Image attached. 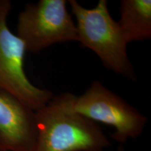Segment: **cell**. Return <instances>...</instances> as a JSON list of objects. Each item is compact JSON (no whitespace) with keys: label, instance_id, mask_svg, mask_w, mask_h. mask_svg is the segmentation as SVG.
<instances>
[{"label":"cell","instance_id":"cell-1","mask_svg":"<svg viewBox=\"0 0 151 151\" xmlns=\"http://www.w3.org/2000/svg\"><path fill=\"white\" fill-rule=\"evenodd\" d=\"M76 97L63 92L35 111L37 137L34 151H102L110 145L97 122L75 111Z\"/></svg>","mask_w":151,"mask_h":151},{"label":"cell","instance_id":"cell-6","mask_svg":"<svg viewBox=\"0 0 151 151\" xmlns=\"http://www.w3.org/2000/svg\"><path fill=\"white\" fill-rule=\"evenodd\" d=\"M37 137L35 111L0 90V151H34Z\"/></svg>","mask_w":151,"mask_h":151},{"label":"cell","instance_id":"cell-3","mask_svg":"<svg viewBox=\"0 0 151 151\" xmlns=\"http://www.w3.org/2000/svg\"><path fill=\"white\" fill-rule=\"evenodd\" d=\"M65 0L27 4L18 18L17 36L28 52H38L55 43L78 41L76 26Z\"/></svg>","mask_w":151,"mask_h":151},{"label":"cell","instance_id":"cell-4","mask_svg":"<svg viewBox=\"0 0 151 151\" xmlns=\"http://www.w3.org/2000/svg\"><path fill=\"white\" fill-rule=\"evenodd\" d=\"M11 9L9 0H0V90L12 94L37 111L54 95L51 91L34 86L27 78L24 69L25 45L7 24Z\"/></svg>","mask_w":151,"mask_h":151},{"label":"cell","instance_id":"cell-2","mask_svg":"<svg viewBox=\"0 0 151 151\" xmlns=\"http://www.w3.org/2000/svg\"><path fill=\"white\" fill-rule=\"evenodd\" d=\"M76 18L78 42L92 50L109 70L131 81L135 80L133 66L127 55V43L118 22L115 21L106 0L93 9H86L76 0L69 1Z\"/></svg>","mask_w":151,"mask_h":151},{"label":"cell","instance_id":"cell-8","mask_svg":"<svg viewBox=\"0 0 151 151\" xmlns=\"http://www.w3.org/2000/svg\"><path fill=\"white\" fill-rule=\"evenodd\" d=\"M118 151H124V148H123V147H122V146L119 147V148H118Z\"/></svg>","mask_w":151,"mask_h":151},{"label":"cell","instance_id":"cell-5","mask_svg":"<svg viewBox=\"0 0 151 151\" xmlns=\"http://www.w3.org/2000/svg\"><path fill=\"white\" fill-rule=\"evenodd\" d=\"M73 107L92 121L113 127L115 132L111 137L120 143L139 137L148 121L137 109L99 81H94L83 94L76 96Z\"/></svg>","mask_w":151,"mask_h":151},{"label":"cell","instance_id":"cell-7","mask_svg":"<svg viewBox=\"0 0 151 151\" xmlns=\"http://www.w3.org/2000/svg\"><path fill=\"white\" fill-rule=\"evenodd\" d=\"M118 21L127 43L151 38L150 0H122Z\"/></svg>","mask_w":151,"mask_h":151}]
</instances>
